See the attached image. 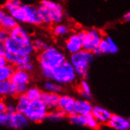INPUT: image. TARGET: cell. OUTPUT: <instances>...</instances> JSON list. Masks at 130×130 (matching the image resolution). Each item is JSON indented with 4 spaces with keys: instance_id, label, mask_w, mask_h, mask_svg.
Here are the masks:
<instances>
[{
    "instance_id": "1f68e13d",
    "label": "cell",
    "mask_w": 130,
    "mask_h": 130,
    "mask_svg": "<svg viewBox=\"0 0 130 130\" xmlns=\"http://www.w3.org/2000/svg\"><path fill=\"white\" fill-rule=\"evenodd\" d=\"M99 48L101 51L102 55H106V54H110V43L108 40L106 39V37L104 36L103 39L100 42L99 45Z\"/></svg>"
},
{
    "instance_id": "836d02e7",
    "label": "cell",
    "mask_w": 130,
    "mask_h": 130,
    "mask_svg": "<svg viewBox=\"0 0 130 130\" xmlns=\"http://www.w3.org/2000/svg\"><path fill=\"white\" fill-rule=\"evenodd\" d=\"M16 69H18V70H24V71H26L28 73H30L34 70L35 69V66L34 64L30 61V62H28L26 63H24L22 64L18 67H16Z\"/></svg>"
},
{
    "instance_id": "d4e9b609",
    "label": "cell",
    "mask_w": 130,
    "mask_h": 130,
    "mask_svg": "<svg viewBox=\"0 0 130 130\" xmlns=\"http://www.w3.org/2000/svg\"><path fill=\"white\" fill-rule=\"evenodd\" d=\"M52 32L57 37L66 36L70 32V28L67 25L59 23V24L55 25L54 27L52 28Z\"/></svg>"
},
{
    "instance_id": "d6986e66",
    "label": "cell",
    "mask_w": 130,
    "mask_h": 130,
    "mask_svg": "<svg viewBox=\"0 0 130 130\" xmlns=\"http://www.w3.org/2000/svg\"><path fill=\"white\" fill-rule=\"evenodd\" d=\"M10 81L15 85H28L29 81H30L29 73L24 71V70H18V69H16L11 76Z\"/></svg>"
},
{
    "instance_id": "44dd1931",
    "label": "cell",
    "mask_w": 130,
    "mask_h": 130,
    "mask_svg": "<svg viewBox=\"0 0 130 130\" xmlns=\"http://www.w3.org/2000/svg\"><path fill=\"white\" fill-rule=\"evenodd\" d=\"M77 90L79 94L81 95L83 99L89 100V99L92 98V93H91V87L86 79H82L80 81V83L78 84Z\"/></svg>"
},
{
    "instance_id": "4fadbf2b",
    "label": "cell",
    "mask_w": 130,
    "mask_h": 130,
    "mask_svg": "<svg viewBox=\"0 0 130 130\" xmlns=\"http://www.w3.org/2000/svg\"><path fill=\"white\" fill-rule=\"evenodd\" d=\"M18 23L3 7H0V27L10 32Z\"/></svg>"
},
{
    "instance_id": "ac0fdd59",
    "label": "cell",
    "mask_w": 130,
    "mask_h": 130,
    "mask_svg": "<svg viewBox=\"0 0 130 130\" xmlns=\"http://www.w3.org/2000/svg\"><path fill=\"white\" fill-rule=\"evenodd\" d=\"M93 109V106L91 103L85 99H76L75 106H74V113L81 114V115H88L91 113Z\"/></svg>"
},
{
    "instance_id": "e575fe53",
    "label": "cell",
    "mask_w": 130,
    "mask_h": 130,
    "mask_svg": "<svg viewBox=\"0 0 130 130\" xmlns=\"http://www.w3.org/2000/svg\"><path fill=\"white\" fill-rule=\"evenodd\" d=\"M106 39L108 40L110 43V54H115L118 51V47L117 46L116 43L113 41V40L109 36H105Z\"/></svg>"
},
{
    "instance_id": "f6af8a7d",
    "label": "cell",
    "mask_w": 130,
    "mask_h": 130,
    "mask_svg": "<svg viewBox=\"0 0 130 130\" xmlns=\"http://www.w3.org/2000/svg\"><path fill=\"white\" fill-rule=\"evenodd\" d=\"M110 130H115V129H110Z\"/></svg>"
},
{
    "instance_id": "ee69618b",
    "label": "cell",
    "mask_w": 130,
    "mask_h": 130,
    "mask_svg": "<svg viewBox=\"0 0 130 130\" xmlns=\"http://www.w3.org/2000/svg\"><path fill=\"white\" fill-rule=\"evenodd\" d=\"M99 130H106V129H99Z\"/></svg>"
},
{
    "instance_id": "7402d4cb",
    "label": "cell",
    "mask_w": 130,
    "mask_h": 130,
    "mask_svg": "<svg viewBox=\"0 0 130 130\" xmlns=\"http://www.w3.org/2000/svg\"><path fill=\"white\" fill-rule=\"evenodd\" d=\"M37 8H38V12H39L40 17L42 21V24L47 25H52L53 24L52 19L51 17L50 12L47 7L43 6V4L40 3V5L37 6Z\"/></svg>"
},
{
    "instance_id": "8992f818",
    "label": "cell",
    "mask_w": 130,
    "mask_h": 130,
    "mask_svg": "<svg viewBox=\"0 0 130 130\" xmlns=\"http://www.w3.org/2000/svg\"><path fill=\"white\" fill-rule=\"evenodd\" d=\"M48 109L41 99L31 101L25 114L29 121L34 123H40L45 119H47L48 114Z\"/></svg>"
},
{
    "instance_id": "cb8c5ba5",
    "label": "cell",
    "mask_w": 130,
    "mask_h": 130,
    "mask_svg": "<svg viewBox=\"0 0 130 130\" xmlns=\"http://www.w3.org/2000/svg\"><path fill=\"white\" fill-rule=\"evenodd\" d=\"M15 70H16V68L10 64L0 66V81L10 80V78Z\"/></svg>"
},
{
    "instance_id": "74e56055",
    "label": "cell",
    "mask_w": 130,
    "mask_h": 130,
    "mask_svg": "<svg viewBox=\"0 0 130 130\" xmlns=\"http://www.w3.org/2000/svg\"><path fill=\"white\" fill-rule=\"evenodd\" d=\"M9 36H10L9 32L0 27V43H5V42L8 39Z\"/></svg>"
},
{
    "instance_id": "ba28073f",
    "label": "cell",
    "mask_w": 130,
    "mask_h": 130,
    "mask_svg": "<svg viewBox=\"0 0 130 130\" xmlns=\"http://www.w3.org/2000/svg\"><path fill=\"white\" fill-rule=\"evenodd\" d=\"M40 3L48 9L53 24L56 25L63 21L66 16V13L62 4L57 2L51 1V0H42Z\"/></svg>"
},
{
    "instance_id": "4dcf8cb0",
    "label": "cell",
    "mask_w": 130,
    "mask_h": 130,
    "mask_svg": "<svg viewBox=\"0 0 130 130\" xmlns=\"http://www.w3.org/2000/svg\"><path fill=\"white\" fill-rule=\"evenodd\" d=\"M87 118V122H86V126L88 127L91 129L93 130H97L99 128V125L100 123L93 117V115L91 113H89L88 115H86Z\"/></svg>"
},
{
    "instance_id": "277c9868",
    "label": "cell",
    "mask_w": 130,
    "mask_h": 130,
    "mask_svg": "<svg viewBox=\"0 0 130 130\" xmlns=\"http://www.w3.org/2000/svg\"><path fill=\"white\" fill-rule=\"evenodd\" d=\"M18 23H26L32 25H40L42 21L37 6L33 5H21L10 13Z\"/></svg>"
},
{
    "instance_id": "9c48e42d",
    "label": "cell",
    "mask_w": 130,
    "mask_h": 130,
    "mask_svg": "<svg viewBox=\"0 0 130 130\" xmlns=\"http://www.w3.org/2000/svg\"><path fill=\"white\" fill-rule=\"evenodd\" d=\"M65 48L66 51L70 55L78 52L83 49L82 41L77 32H73L68 36L65 42Z\"/></svg>"
},
{
    "instance_id": "8fae6325",
    "label": "cell",
    "mask_w": 130,
    "mask_h": 130,
    "mask_svg": "<svg viewBox=\"0 0 130 130\" xmlns=\"http://www.w3.org/2000/svg\"><path fill=\"white\" fill-rule=\"evenodd\" d=\"M106 125L110 129L130 130V120L118 114H112Z\"/></svg>"
},
{
    "instance_id": "f35d334b",
    "label": "cell",
    "mask_w": 130,
    "mask_h": 130,
    "mask_svg": "<svg viewBox=\"0 0 130 130\" xmlns=\"http://www.w3.org/2000/svg\"><path fill=\"white\" fill-rule=\"evenodd\" d=\"M17 112V110H16V105L15 104H13V103H7L6 104V113L7 114H13L14 113Z\"/></svg>"
},
{
    "instance_id": "83f0119b",
    "label": "cell",
    "mask_w": 130,
    "mask_h": 130,
    "mask_svg": "<svg viewBox=\"0 0 130 130\" xmlns=\"http://www.w3.org/2000/svg\"><path fill=\"white\" fill-rule=\"evenodd\" d=\"M43 92L39 88L37 87H30L28 88L27 91L25 92V95L29 99L30 101H35L41 99Z\"/></svg>"
},
{
    "instance_id": "30bf717a",
    "label": "cell",
    "mask_w": 130,
    "mask_h": 130,
    "mask_svg": "<svg viewBox=\"0 0 130 130\" xmlns=\"http://www.w3.org/2000/svg\"><path fill=\"white\" fill-rule=\"evenodd\" d=\"M28 122L29 121L25 113L16 112L9 115L7 126H9L10 128H12L13 129L19 130L25 128L28 125Z\"/></svg>"
},
{
    "instance_id": "6da1fadb",
    "label": "cell",
    "mask_w": 130,
    "mask_h": 130,
    "mask_svg": "<svg viewBox=\"0 0 130 130\" xmlns=\"http://www.w3.org/2000/svg\"><path fill=\"white\" fill-rule=\"evenodd\" d=\"M41 74L46 80H54L60 85H71L77 79L75 69L69 60L53 70H41Z\"/></svg>"
},
{
    "instance_id": "5b68a950",
    "label": "cell",
    "mask_w": 130,
    "mask_h": 130,
    "mask_svg": "<svg viewBox=\"0 0 130 130\" xmlns=\"http://www.w3.org/2000/svg\"><path fill=\"white\" fill-rule=\"evenodd\" d=\"M77 33L82 41L83 50L91 52L94 48L99 47L104 37L100 30L95 28L88 30H80Z\"/></svg>"
},
{
    "instance_id": "3957f363",
    "label": "cell",
    "mask_w": 130,
    "mask_h": 130,
    "mask_svg": "<svg viewBox=\"0 0 130 130\" xmlns=\"http://www.w3.org/2000/svg\"><path fill=\"white\" fill-rule=\"evenodd\" d=\"M95 55L91 51L81 50L70 55L69 61L75 69L77 76L81 79H86L88 75L91 64L94 61Z\"/></svg>"
},
{
    "instance_id": "e0dca14e",
    "label": "cell",
    "mask_w": 130,
    "mask_h": 130,
    "mask_svg": "<svg viewBox=\"0 0 130 130\" xmlns=\"http://www.w3.org/2000/svg\"><path fill=\"white\" fill-rule=\"evenodd\" d=\"M5 57L8 62V64L13 66L15 68L26 63L31 61V55L25 54H14L9 51H6L5 54Z\"/></svg>"
},
{
    "instance_id": "f546056e",
    "label": "cell",
    "mask_w": 130,
    "mask_h": 130,
    "mask_svg": "<svg viewBox=\"0 0 130 130\" xmlns=\"http://www.w3.org/2000/svg\"><path fill=\"white\" fill-rule=\"evenodd\" d=\"M22 5L21 0H6L4 3L3 7L7 11V12H12L13 10H15L18 7L21 6Z\"/></svg>"
},
{
    "instance_id": "52a82bcc",
    "label": "cell",
    "mask_w": 130,
    "mask_h": 130,
    "mask_svg": "<svg viewBox=\"0 0 130 130\" xmlns=\"http://www.w3.org/2000/svg\"><path fill=\"white\" fill-rule=\"evenodd\" d=\"M5 47L6 51L14 53V54H25L31 55L35 51L32 43H22L11 36H9L5 42Z\"/></svg>"
},
{
    "instance_id": "603a6c76",
    "label": "cell",
    "mask_w": 130,
    "mask_h": 130,
    "mask_svg": "<svg viewBox=\"0 0 130 130\" xmlns=\"http://www.w3.org/2000/svg\"><path fill=\"white\" fill-rule=\"evenodd\" d=\"M29 99L27 98L25 94H22V95H18V99H17V103H16V110L17 112L25 113L26 110L28 109L29 103H30Z\"/></svg>"
},
{
    "instance_id": "4316f807",
    "label": "cell",
    "mask_w": 130,
    "mask_h": 130,
    "mask_svg": "<svg viewBox=\"0 0 130 130\" xmlns=\"http://www.w3.org/2000/svg\"><path fill=\"white\" fill-rule=\"evenodd\" d=\"M66 116V113L62 110L57 108L54 110H51L50 112H48L47 119L52 122H58L63 120Z\"/></svg>"
},
{
    "instance_id": "b9f144b4",
    "label": "cell",
    "mask_w": 130,
    "mask_h": 130,
    "mask_svg": "<svg viewBox=\"0 0 130 130\" xmlns=\"http://www.w3.org/2000/svg\"><path fill=\"white\" fill-rule=\"evenodd\" d=\"M6 104L0 99V111L1 112H6Z\"/></svg>"
},
{
    "instance_id": "7c38bea8",
    "label": "cell",
    "mask_w": 130,
    "mask_h": 130,
    "mask_svg": "<svg viewBox=\"0 0 130 130\" xmlns=\"http://www.w3.org/2000/svg\"><path fill=\"white\" fill-rule=\"evenodd\" d=\"M9 34H10V36L14 38L15 40H19L22 43H32L33 40H32L31 36H30L28 32L24 27L19 25L18 24L10 30L9 32Z\"/></svg>"
},
{
    "instance_id": "484cf974",
    "label": "cell",
    "mask_w": 130,
    "mask_h": 130,
    "mask_svg": "<svg viewBox=\"0 0 130 130\" xmlns=\"http://www.w3.org/2000/svg\"><path fill=\"white\" fill-rule=\"evenodd\" d=\"M43 88L44 89V91H49V92H55V93H60L62 91V85L60 84L51 80H47V81L44 82Z\"/></svg>"
},
{
    "instance_id": "60d3db41",
    "label": "cell",
    "mask_w": 130,
    "mask_h": 130,
    "mask_svg": "<svg viewBox=\"0 0 130 130\" xmlns=\"http://www.w3.org/2000/svg\"><path fill=\"white\" fill-rule=\"evenodd\" d=\"M6 52V49L5 47V43H0V55H5Z\"/></svg>"
},
{
    "instance_id": "f1b7e54d",
    "label": "cell",
    "mask_w": 130,
    "mask_h": 130,
    "mask_svg": "<svg viewBox=\"0 0 130 130\" xmlns=\"http://www.w3.org/2000/svg\"><path fill=\"white\" fill-rule=\"evenodd\" d=\"M69 121L72 125L83 127V126H86L87 118L86 116L85 115H81V114H78V113H73L69 115Z\"/></svg>"
},
{
    "instance_id": "d590c367",
    "label": "cell",
    "mask_w": 130,
    "mask_h": 130,
    "mask_svg": "<svg viewBox=\"0 0 130 130\" xmlns=\"http://www.w3.org/2000/svg\"><path fill=\"white\" fill-rule=\"evenodd\" d=\"M9 120V114L6 112L0 111V126H7Z\"/></svg>"
},
{
    "instance_id": "d6a6232c",
    "label": "cell",
    "mask_w": 130,
    "mask_h": 130,
    "mask_svg": "<svg viewBox=\"0 0 130 130\" xmlns=\"http://www.w3.org/2000/svg\"><path fill=\"white\" fill-rule=\"evenodd\" d=\"M32 44H33V47H34L35 51H40V52L43 51L48 46L47 43H46L41 39H36V40H34L32 41Z\"/></svg>"
},
{
    "instance_id": "ffe728a7",
    "label": "cell",
    "mask_w": 130,
    "mask_h": 130,
    "mask_svg": "<svg viewBox=\"0 0 130 130\" xmlns=\"http://www.w3.org/2000/svg\"><path fill=\"white\" fill-rule=\"evenodd\" d=\"M16 88L15 85L10 80L0 81V97L6 95H15Z\"/></svg>"
},
{
    "instance_id": "5bb4252c",
    "label": "cell",
    "mask_w": 130,
    "mask_h": 130,
    "mask_svg": "<svg viewBox=\"0 0 130 130\" xmlns=\"http://www.w3.org/2000/svg\"><path fill=\"white\" fill-rule=\"evenodd\" d=\"M76 103V99L70 95H60L58 108L62 110L66 115H70L74 113V106Z\"/></svg>"
},
{
    "instance_id": "2e32d148",
    "label": "cell",
    "mask_w": 130,
    "mask_h": 130,
    "mask_svg": "<svg viewBox=\"0 0 130 130\" xmlns=\"http://www.w3.org/2000/svg\"><path fill=\"white\" fill-rule=\"evenodd\" d=\"M59 99L60 95L58 93L49 92V91H43L41 98V100L47 106L49 111L58 108Z\"/></svg>"
},
{
    "instance_id": "9a60e30c",
    "label": "cell",
    "mask_w": 130,
    "mask_h": 130,
    "mask_svg": "<svg viewBox=\"0 0 130 130\" xmlns=\"http://www.w3.org/2000/svg\"><path fill=\"white\" fill-rule=\"evenodd\" d=\"M91 114L100 123V125L107 124L112 116V113L109 110L99 105L93 106Z\"/></svg>"
},
{
    "instance_id": "8d00e7d4",
    "label": "cell",
    "mask_w": 130,
    "mask_h": 130,
    "mask_svg": "<svg viewBox=\"0 0 130 130\" xmlns=\"http://www.w3.org/2000/svg\"><path fill=\"white\" fill-rule=\"evenodd\" d=\"M28 85H15V88H16V94L18 95H22V94H25L28 88Z\"/></svg>"
},
{
    "instance_id": "7a4b0ae2",
    "label": "cell",
    "mask_w": 130,
    "mask_h": 130,
    "mask_svg": "<svg viewBox=\"0 0 130 130\" xmlns=\"http://www.w3.org/2000/svg\"><path fill=\"white\" fill-rule=\"evenodd\" d=\"M66 60V56L62 51L50 45L40 51L38 56V62L41 70H53Z\"/></svg>"
},
{
    "instance_id": "7bdbcfd3",
    "label": "cell",
    "mask_w": 130,
    "mask_h": 130,
    "mask_svg": "<svg viewBox=\"0 0 130 130\" xmlns=\"http://www.w3.org/2000/svg\"><path fill=\"white\" fill-rule=\"evenodd\" d=\"M123 19L125 21H127V22H130V11L127 12L123 17Z\"/></svg>"
},
{
    "instance_id": "bcb514c9",
    "label": "cell",
    "mask_w": 130,
    "mask_h": 130,
    "mask_svg": "<svg viewBox=\"0 0 130 130\" xmlns=\"http://www.w3.org/2000/svg\"><path fill=\"white\" fill-rule=\"evenodd\" d=\"M129 120H130V118H129Z\"/></svg>"
},
{
    "instance_id": "ab89813d",
    "label": "cell",
    "mask_w": 130,
    "mask_h": 130,
    "mask_svg": "<svg viewBox=\"0 0 130 130\" xmlns=\"http://www.w3.org/2000/svg\"><path fill=\"white\" fill-rule=\"evenodd\" d=\"M8 64V62L5 57V55H0V66H3Z\"/></svg>"
}]
</instances>
